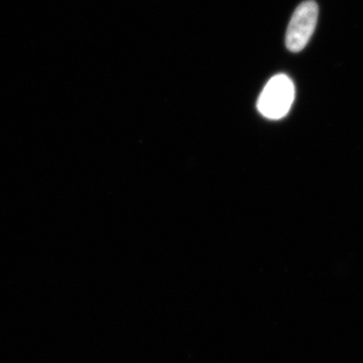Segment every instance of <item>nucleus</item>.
<instances>
[{"label":"nucleus","instance_id":"1","mask_svg":"<svg viewBox=\"0 0 363 363\" xmlns=\"http://www.w3.org/2000/svg\"><path fill=\"white\" fill-rule=\"evenodd\" d=\"M295 99V86L285 74H278L269 79L260 93L257 109L262 116L272 121L285 117Z\"/></svg>","mask_w":363,"mask_h":363},{"label":"nucleus","instance_id":"2","mask_svg":"<svg viewBox=\"0 0 363 363\" xmlns=\"http://www.w3.org/2000/svg\"><path fill=\"white\" fill-rule=\"evenodd\" d=\"M319 9L314 0H306L294 11L286 33L289 51L298 52L305 49L316 28Z\"/></svg>","mask_w":363,"mask_h":363}]
</instances>
